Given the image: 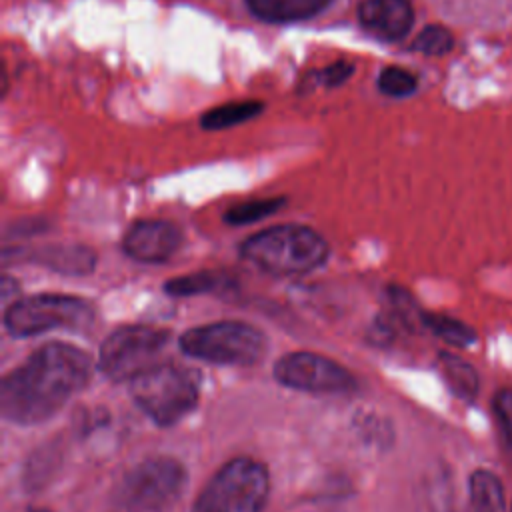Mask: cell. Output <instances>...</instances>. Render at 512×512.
I'll use <instances>...</instances> for the list:
<instances>
[{
    "label": "cell",
    "instance_id": "cell-22",
    "mask_svg": "<svg viewBox=\"0 0 512 512\" xmlns=\"http://www.w3.org/2000/svg\"><path fill=\"white\" fill-rule=\"evenodd\" d=\"M492 412L506 446L512 450V390L496 392L492 398Z\"/></svg>",
    "mask_w": 512,
    "mask_h": 512
},
{
    "label": "cell",
    "instance_id": "cell-4",
    "mask_svg": "<svg viewBox=\"0 0 512 512\" xmlns=\"http://www.w3.org/2000/svg\"><path fill=\"white\" fill-rule=\"evenodd\" d=\"M178 346L186 356L208 364L252 366L266 354L268 338L248 322L222 320L186 330Z\"/></svg>",
    "mask_w": 512,
    "mask_h": 512
},
{
    "label": "cell",
    "instance_id": "cell-11",
    "mask_svg": "<svg viewBox=\"0 0 512 512\" xmlns=\"http://www.w3.org/2000/svg\"><path fill=\"white\" fill-rule=\"evenodd\" d=\"M362 28L378 40H402L414 22L410 0H364L358 6Z\"/></svg>",
    "mask_w": 512,
    "mask_h": 512
},
{
    "label": "cell",
    "instance_id": "cell-18",
    "mask_svg": "<svg viewBox=\"0 0 512 512\" xmlns=\"http://www.w3.org/2000/svg\"><path fill=\"white\" fill-rule=\"evenodd\" d=\"M422 324L452 346H470L476 340V334L468 324L444 314H422Z\"/></svg>",
    "mask_w": 512,
    "mask_h": 512
},
{
    "label": "cell",
    "instance_id": "cell-9",
    "mask_svg": "<svg viewBox=\"0 0 512 512\" xmlns=\"http://www.w3.org/2000/svg\"><path fill=\"white\" fill-rule=\"evenodd\" d=\"M274 378L286 388L312 394H348L356 388L350 370L316 352L284 354L274 366Z\"/></svg>",
    "mask_w": 512,
    "mask_h": 512
},
{
    "label": "cell",
    "instance_id": "cell-23",
    "mask_svg": "<svg viewBox=\"0 0 512 512\" xmlns=\"http://www.w3.org/2000/svg\"><path fill=\"white\" fill-rule=\"evenodd\" d=\"M350 74H352V66L350 64L336 62V64H330L328 68L320 70L316 76H318V82H322L326 86H336V84L344 82Z\"/></svg>",
    "mask_w": 512,
    "mask_h": 512
},
{
    "label": "cell",
    "instance_id": "cell-1",
    "mask_svg": "<svg viewBox=\"0 0 512 512\" xmlns=\"http://www.w3.org/2000/svg\"><path fill=\"white\" fill-rule=\"evenodd\" d=\"M90 372L92 358L84 350L50 342L2 378V416L22 426L40 424L88 384Z\"/></svg>",
    "mask_w": 512,
    "mask_h": 512
},
{
    "label": "cell",
    "instance_id": "cell-12",
    "mask_svg": "<svg viewBox=\"0 0 512 512\" xmlns=\"http://www.w3.org/2000/svg\"><path fill=\"white\" fill-rule=\"evenodd\" d=\"M332 0H246L250 12L264 22H298L322 12Z\"/></svg>",
    "mask_w": 512,
    "mask_h": 512
},
{
    "label": "cell",
    "instance_id": "cell-10",
    "mask_svg": "<svg viewBox=\"0 0 512 512\" xmlns=\"http://www.w3.org/2000/svg\"><path fill=\"white\" fill-rule=\"evenodd\" d=\"M182 234L168 220H138L134 222L122 240L124 252L144 264H160L170 260L180 248Z\"/></svg>",
    "mask_w": 512,
    "mask_h": 512
},
{
    "label": "cell",
    "instance_id": "cell-15",
    "mask_svg": "<svg viewBox=\"0 0 512 512\" xmlns=\"http://www.w3.org/2000/svg\"><path fill=\"white\" fill-rule=\"evenodd\" d=\"M468 494L474 512H506V498L500 478L490 470H474L468 478Z\"/></svg>",
    "mask_w": 512,
    "mask_h": 512
},
{
    "label": "cell",
    "instance_id": "cell-8",
    "mask_svg": "<svg viewBox=\"0 0 512 512\" xmlns=\"http://www.w3.org/2000/svg\"><path fill=\"white\" fill-rule=\"evenodd\" d=\"M170 332L152 326H122L108 334L100 344L98 370L116 382L132 380L146 368L156 364V358L166 348Z\"/></svg>",
    "mask_w": 512,
    "mask_h": 512
},
{
    "label": "cell",
    "instance_id": "cell-19",
    "mask_svg": "<svg viewBox=\"0 0 512 512\" xmlns=\"http://www.w3.org/2000/svg\"><path fill=\"white\" fill-rule=\"evenodd\" d=\"M284 204V198H264V200H250V202H242L232 206L226 214L224 220L232 226H240V224H250L256 220H262L270 214H274L276 210H280V206Z\"/></svg>",
    "mask_w": 512,
    "mask_h": 512
},
{
    "label": "cell",
    "instance_id": "cell-5",
    "mask_svg": "<svg viewBox=\"0 0 512 512\" xmlns=\"http://www.w3.org/2000/svg\"><path fill=\"white\" fill-rule=\"evenodd\" d=\"M270 494V474L248 456L228 460L198 494L192 512H260Z\"/></svg>",
    "mask_w": 512,
    "mask_h": 512
},
{
    "label": "cell",
    "instance_id": "cell-13",
    "mask_svg": "<svg viewBox=\"0 0 512 512\" xmlns=\"http://www.w3.org/2000/svg\"><path fill=\"white\" fill-rule=\"evenodd\" d=\"M36 262L62 274H88L94 268L96 256L90 248L78 244H52L36 252Z\"/></svg>",
    "mask_w": 512,
    "mask_h": 512
},
{
    "label": "cell",
    "instance_id": "cell-3",
    "mask_svg": "<svg viewBox=\"0 0 512 512\" xmlns=\"http://www.w3.org/2000/svg\"><path fill=\"white\" fill-rule=\"evenodd\" d=\"M130 394L156 426H172L196 408L200 378L182 364L156 362L130 380Z\"/></svg>",
    "mask_w": 512,
    "mask_h": 512
},
{
    "label": "cell",
    "instance_id": "cell-21",
    "mask_svg": "<svg viewBox=\"0 0 512 512\" xmlns=\"http://www.w3.org/2000/svg\"><path fill=\"white\" fill-rule=\"evenodd\" d=\"M416 86H418L416 76L400 66H388L378 76V88L392 98L408 96L416 90Z\"/></svg>",
    "mask_w": 512,
    "mask_h": 512
},
{
    "label": "cell",
    "instance_id": "cell-6",
    "mask_svg": "<svg viewBox=\"0 0 512 512\" xmlns=\"http://www.w3.org/2000/svg\"><path fill=\"white\" fill-rule=\"evenodd\" d=\"M94 320V308L70 294H34L6 304L4 328L14 338L38 336L58 328L82 330Z\"/></svg>",
    "mask_w": 512,
    "mask_h": 512
},
{
    "label": "cell",
    "instance_id": "cell-14",
    "mask_svg": "<svg viewBox=\"0 0 512 512\" xmlns=\"http://www.w3.org/2000/svg\"><path fill=\"white\" fill-rule=\"evenodd\" d=\"M236 284V278L224 270H200L184 276H176L166 282L164 290L170 296H198V294H222Z\"/></svg>",
    "mask_w": 512,
    "mask_h": 512
},
{
    "label": "cell",
    "instance_id": "cell-2",
    "mask_svg": "<svg viewBox=\"0 0 512 512\" xmlns=\"http://www.w3.org/2000/svg\"><path fill=\"white\" fill-rule=\"evenodd\" d=\"M240 256L272 276H302L328 258L326 240L302 224H278L240 244Z\"/></svg>",
    "mask_w": 512,
    "mask_h": 512
},
{
    "label": "cell",
    "instance_id": "cell-20",
    "mask_svg": "<svg viewBox=\"0 0 512 512\" xmlns=\"http://www.w3.org/2000/svg\"><path fill=\"white\" fill-rule=\"evenodd\" d=\"M452 44H454V38L448 28L440 24H430L420 30L412 48L426 56H442L452 50Z\"/></svg>",
    "mask_w": 512,
    "mask_h": 512
},
{
    "label": "cell",
    "instance_id": "cell-24",
    "mask_svg": "<svg viewBox=\"0 0 512 512\" xmlns=\"http://www.w3.org/2000/svg\"><path fill=\"white\" fill-rule=\"evenodd\" d=\"M26 512H50L48 508H30V510H26Z\"/></svg>",
    "mask_w": 512,
    "mask_h": 512
},
{
    "label": "cell",
    "instance_id": "cell-7",
    "mask_svg": "<svg viewBox=\"0 0 512 512\" xmlns=\"http://www.w3.org/2000/svg\"><path fill=\"white\" fill-rule=\"evenodd\" d=\"M186 478V470L176 458L152 456L126 472L116 500L128 512H164L182 496Z\"/></svg>",
    "mask_w": 512,
    "mask_h": 512
},
{
    "label": "cell",
    "instance_id": "cell-16",
    "mask_svg": "<svg viewBox=\"0 0 512 512\" xmlns=\"http://www.w3.org/2000/svg\"><path fill=\"white\" fill-rule=\"evenodd\" d=\"M438 364H440V372L444 376V382L448 384V388L452 390L454 396H458L460 400H474L480 388V380L478 374L474 370V366H470L466 360L458 358L456 354L450 352H442L438 356Z\"/></svg>",
    "mask_w": 512,
    "mask_h": 512
},
{
    "label": "cell",
    "instance_id": "cell-17",
    "mask_svg": "<svg viewBox=\"0 0 512 512\" xmlns=\"http://www.w3.org/2000/svg\"><path fill=\"white\" fill-rule=\"evenodd\" d=\"M262 110V102L256 100H242V102H228L222 106H216L212 110H208L200 124L206 130H222V128H230L236 126L240 122L250 120L252 116L260 114Z\"/></svg>",
    "mask_w": 512,
    "mask_h": 512
}]
</instances>
